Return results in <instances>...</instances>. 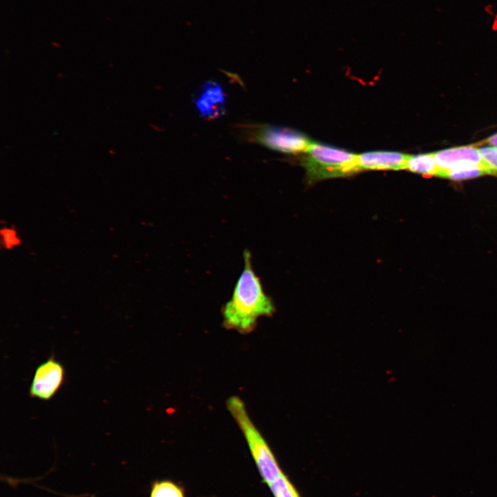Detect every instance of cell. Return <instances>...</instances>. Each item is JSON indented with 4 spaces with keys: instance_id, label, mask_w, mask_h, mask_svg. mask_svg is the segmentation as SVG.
Listing matches in <instances>:
<instances>
[{
    "instance_id": "6da1fadb",
    "label": "cell",
    "mask_w": 497,
    "mask_h": 497,
    "mask_svg": "<svg viewBox=\"0 0 497 497\" xmlns=\"http://www.w3.org/2000/svg\"><path fill=\"white\" fill-rule=\"evenodd\" d=\"M244 269L231 299L222 309V314L224 328L248 334L255 329L260 318L271 316L275 309L253 271L251 255L248 250L244 252Z\"/></svg>"
},
{
    "instance_id": "7a4b0ae2",
    "label": "cell",
    "mask_w": 497,
    "mask_h": 497,
    "mask_svg": "<svg viewBox=\"0 0 497 497\" xmlns=\"http://www.w3.org/2000/svg\"><path fill=\"white\" fill-rule=\"evenodd\" d=\"M226 408L238 425L262 482L274 497H302L280 467L266 439L252 421L244 401L233 396L226 400Z\"/></svg>"
},
{
    "instance_id": "3957f363",
    "label": "cell",
    "mask_w": 497,
    "mask_h": 497,
    "mask_svg": "<svg viewBox=\"0 0 497 497\" xmlns=\"http://www.w3.org/2000/svg\"><path fill=\"white\" fill-rule=\"evenodd\" d=\"M304 153L301 164L310 182L360 171L358 155L348 151L312 142Z\"/></svg>"
},
{
    "instance_id": "277c9868",
    "label": "cell",
    "mask_w": 497,
    "mask_h": 497,
    "mask_svg": "<svg viewBox=\"0 0 497 497\" xmlns=\"http://www.w3.org/2000/svg\"><path fill=\"white\" fill-rule=\"evenodd\" d=\"M250 128L253 142L282 153H304L312 143L304 134L287 128L257 124Z\"/></svg>"
},
{
    "instance_id": "5b68a950",
    "label": "cell",
    "mask_w": 497,
    "mask_h": 497,
    "mask_svg": "<svg viewBox=\"0 0 497 497\" xmlns=\"http://www.w3.org/2000/svg\"><path fill=\"white\" fill-rule=\"evenodd\" d=\"M438 169L458 170L478 168L486 175H497L474 146L454 147L433 153ZM437 169V170H438Z\"/></svg>"
},
{
    "instance_id": "8992f818",
    "label": "cell",
    "mask_w": 497,
    "mask_h": 497,
    "mask_svg": "<svg viewBox=\"0 0 497 497\" xmlns=\"http://www.w3.org/2000/svg\"><path fill=\"white\" fill-rule=\"evenodd\" d=\"M64 376L63 365L53 356L48 358L35 371L30 386V396L42 400H50L63 384Z\"/></svg>"
},
{
    "instance_id": "52a82bcc",
    "label": "cell",
    "mask_w": 497,
    "mask_h": 497,
    "mask_svg": "<svg viewBox=\"0 0 497 497\" xmlns=\"http://www.w3.org/2000/svg\"><path fill=\"white\" fill-rule=\"evenodd\" d=\"M194 103L203 117L215 119L225 113V94L216 82L204 83L196 95Z\"/></svg>"
},
{
    "instance_id": "ba28073f",
    "label": "cell",
    "mask_w": 497,
    "mask_h": 497,
    "mask_svg": "<svg viewBox=\"0 0 497 497\" xmlns=\"http://www.w3.org/2000/svg\"><path fill=\"white\" fill-rule=\"evenodd\" d=\"M410 155L391 151H373L358 155V164L362 170H405Z\"/></svg>"
},
{
    "instance_id": "9c48e42d",
    "label": "cell",
    "mask_w": 497,
    "mask_h": 497,
    "mask_svg": "<svg viewBox=\"0 0 497 497\" xmlns=\"http://www.w3.org/2000/svg\"><path fill=\"white\" fill-rule=\"evenodd\" d=\"M149 497H186V489L172 479L155 480L150 485Z\"/></svg>"
},
{
    "instance_id": "30bf717a",
    "label": "cell",
    "mask_w": 497,
    "mask_h": 497,
    "mask_svg": "<svg viewBox=\"0 0 497 497\" xmlns=\"http://www.w3.org/2000/svg\"><path fill=\"white\" fill-rule=\"evenodd\" d=\"M438 166L433 153L410 155L405 170L429 176H435Z\"/></svg>"
},
{
    "instance_id": "8fae6325",
    "label": "cell",
    "mask_w": 497,
    "mask_h": 497,
    "mask_svg": "<svg viewBox=\"0 0 497 497\" xmlns=\"http://www.w3.org/2000/svg\"><path fill=\"white\" fill-rule=\"evenodd\" d=\"M484 175H486V173L483 170L478 168L458 170L438 169L435 176L458 181L478 177Z\"/></svg>"
},
{
    "instance_id": "7c38bea8",
    "label": "cell",
    "mask_w": 497,
    "mask_h": 497,
    "mask_svg": "<svg viewBox=\"0 0 497 497\" xmlns=\"http://www.w3.org/2000/svg\"><path fill=\"white\" fill-rule=\"evenodd\" d=\"M1 244L6 249H12L19 246L21 240L18 236V233L14 228L10 227H3L1 230Z\"/></svg>"
},
{
    "instance_id": "4fadbf2b",
    "label": "cell",
    "mask_w": 497,
    "mask_h": 497,
    "mask_svg": "<svg viewBox=\"0 0 497 497\" xmlns=\"http://www.w3.org/2000/svg\"><path fill=\"white\" fill-rule=\"evenodd\" d=\"M479 149L485 160L497 171V147L487 146Z\"/></svg>"
},
{
    "instance_id": "5bb4252c",
    "label": "cell",
    "mask_w": 497,
    "mask_h": 497,
    "mask_svg": "<svg viewBox=\"0 0 497 497\" xmlns=\"http://www.w3.org/2000/svg\"><path fill=\"white\" fill-rule=\"evenodd\" d=\"M485 142L491 145V146L497 147V133L488 137L485 140Z\"/></svg>"
}]
</instances>
